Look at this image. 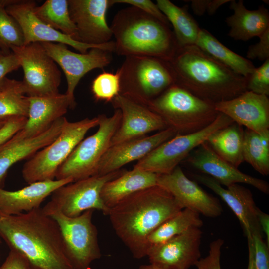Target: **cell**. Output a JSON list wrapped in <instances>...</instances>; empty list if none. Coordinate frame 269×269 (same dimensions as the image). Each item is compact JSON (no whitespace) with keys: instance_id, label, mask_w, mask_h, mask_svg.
<instances>
[{"instance_id":"6da1fadb","label":"cell","mask_w":269,"mask_h":269,"mask_svg":"<svg viewBox=\"0 0 269 269\" xmlns=\"http://www.w3.org/2000/svg\"><path fill=\"white\" fill-rule=\"evenodd\" d=\"M0 236L26 258L30 269H75L58 224L41 208L16 215L0 213Z\"/></svg>"},{"instance_id":"7a4b0ae2","label":"cell","mask_w":269,"mask_h":269,"mask_svg":"<svg viewBox=\"0 0 269 269\" xmlns=\"http://www.w3.org/2000/svg\"><path fill=\"white\" fill-rule=\"evenodd\" d=\"M183 208L167 190L156 185L126 198L108 216L117 236L133 256H147L149 235Z\"/></svg>"},{"instance_id":"3957f363","label":"cell","mask_w":269,"mask_h":269,"mask_svg":"<svg viewBox=\"0 0 269 269\" xmlns=\"http://www.w3.org/2000/svg\"><path fill=\"white\" fill-rule=\"evenodd\" d=\"M168 62L175 76V83L213 104L233 99L247 90L246 78L196 45L178 47Z\"/></svg>"},{"instance_id":"277c9868","label":"cell","mask_w":269,"mask_h":269,"mask_svg":"<svg viewBox=\"0 0 269 269\" xmlns=\"http://www.w3.org/2000/svg\"><path fill=\"white\" fill-rule=\"evenodd\" d=\"M119 55L154 57L169 61L178 45L168 25L135 7L119 10L110 26Z\"/></svg>"},{"instance_id":"5b68a950","label":"cell","mask_w":269,"mask_h":269,"mask_svg":"<svg viewBox=\"0 0 269 269\" xmlns=\"http://www.w3.org/2000/svg\"><path fill=\"white\" fill-rule=\"evenodd\" d=\"M160 116L168 128L186 134L202 130L219 112L214 104L201 99L174 83L147 105Z\"/></svg>"},{"instance_id":"8992f818","label":"cell","mask_w":269,"mask_h":269,"mask_svg":"<svg viewBox=\"0 0 269 269\" xmlns=\"http://www.w3.org/2000/svg\"><path fill=\"white\" fill-rule=\"evenodd\" d=\"M118 69L120 95L146 106L175 83L169 62L158 58L127 56Z\"/></svg>"},{"instance_id":"52a82bcc","label":"cell","mask_w":269,"mask_h":269,"mask_svg":"<svg viewBox=\"0 0 269 269\" xmlns=\"http://www.w3.org/2000/svg\"><path fill=\"white\" fill-rule=\"evenodd\" d=\"M98 116L76 122L67 119L62 129L49 144L37 152L24 164L22 177L28 184L54 180L59 167L68 157L86 134L98 126Z\"/></svg>"},{"instance_id":"ba28073f","label":"cell","mask_w":269,"mask_h":269,"mask_svg":"<svg viewBox=\"0 0 269 269\" xmlns=\"http://www.w3.org/2000/svg\"><path fill=\"white\" fill-rule=\"evenodd\" d=\"M98 116V130L76 146L58 169L55 179L71 178L74 182L97 174L99 163L111 146L112 137L120 125L121 112L115 109L111 116Z\"/></svg>"},{"instance_id":"9c48e42d","label":"cell","mask_w":269,"mask_h":269,"mask_svg":"<svg viewBox=\"0 0 269 269\" xmlns=\"http://www.w3.org/2000/svg\"><path fill=\"white\" fill-rule=\"evenodd\" d=\"M233 122L227 116L219 113L216 119L205 128L189 134H176L138 161L133 168L159 175L169 174L213 133Z\"/></svg>"},{"instance_id":"30bf717a","label":"cell","mask_w":269,"mask_h":269,"mask_svg":"<svg viewBox=\"0 0 269 269\" xmlns=\"http://www.w3.org/2000/svg\"><path fill=\"white\" fill-rule=\"evenodd\" d=\"M125 171L120 169L63 185L52 193L51 200L42 209L46 215L58 211L69 217H77L86 210L95 209L108 215L110 209L102 201V189L106 183L118 177Z\"/></svg>"},{"instance_id":"8fae6325","label":"cell","mask_w":269,"mask_h":269,"mask_svg":"<svg viewBox=\"0 0 269 269\" xmlns=\"http://www.w3.org/2000/svg\"><path fill=\"white\" fill-rule=\"evenodd\" d=\"M93 211L86 210L75 217L58 211L47 215L58 224L66 256L75 269H91V263L101 257L98 230L92 220Z\"/></svg>"},{"instance_id":"7c38bea8","label":"cell","mask_w":269,"mask_h":269,"mask_svg":"<svg viewBox=\"0 0 269 269\" xmlns=\"http://www.w3.org/2000/svg\"><path fill=\"white\" fill-rule=\"evenodd\" d=\"M11 50L23 70L21 83L27 96L44 97L59 93L61 73L40 43L13 47Z\"/></svg>"},{"instance_id":"4fadbf2b","label":"cell","mask_w":269,"mask_h":269,"mask_svg":"<svg viewBox=\"0 0 269 269\" xmlns=\"http://www.w3.org/2000/svg\"><path fill=\"white\" fill-rule=\"evenodd\" d=\"M35 5L34 1L15 0L6 7L7 12L16 20L22 29L24 45L35 42L59 43L70 46L80 53H86L90 48L94 47L114 52L115 45L113 41L101 45L85 44L51 27L35 16L33 12Z\"/></svg>"},{"instance_id":"5bb4252c","label":"cell","mask_w":269,"mask_h":269,"mask_svg":"<svg viewBox=\"0 0 269 269\" xmlns=\"http://www.w3.org/2000/svg\"><path fill=\"white\" fill-rule=\"evenodd\" d=\"M47 53L62 68L66 77V94L73 101L74 91L80 79L88 72L96 69H104L112 60V52L98 47L92 48L86 53H77L59 43H40Z\"/></svg>"},{"instance_id":"9a60e30c","label":"cell","mask_w":269,"mask_h":269,"mask_svg":"<svg viewBox=\"0 0 269 269\" xmlns=\"http://www.w3.org/2000/svg\"><path fill=\"white\" fill-rule=\"evenodd\" d=\"M68 3L78 41L93 45L110 41L113 34L106 21L109 0H68Z\"/></svg>"},{"instance_id":"2e32d148","label":"cell","mask_w":269,"mask_h":269,"mask_svg":"<svg viewBox=\"0 0 269 269\" xmlns=\"http://www.w3.org/2000/svg\"><path fill=\"white\" fill-rule=\"evenodd\" d=\"M202 232L192 227L163 243L150 248V264L162 269H188L200 258Z\"/></svg>"},{"instance_id":"e0dca14e","label":"cell","mask_w":269,"mask_h":269,"mask_svg":"<svg viewBox=\"0 0 269 269\" xmlns=\"http://www.w3.org/2000/svg\"><path fill=\"white\" fill-rule=\"evenodd\" d=\"M157 185L169 192L183 209L212 218L222 212L219 201L189 179L179 166L169 174H158Z\"/></svg>"},{"instance_id":"ac0fdd59","label":"cell","mask_w":269,"mask_h":269,"mask_svg":"<svg viewBox=\"0 0 269 269\" xmlns=\"http://www.w3.org/2000/svg\"><path fill=\"white\" fill-rule=\"evenodd\" d=\"M111 103L115 109L121 112V122L112 137L111 146L168 128L161 117L148 107L123 96L118 95Z\"/></svg>"},{"instance_id":"d6986e66","label":"cell","mask_w":269,"mask_h":269,"mask_svg":"<svg viewBox=\"0 0 269 269\" xmlns=\"http://www.w3.org/2000/svg\"><path fill=\"white\" fill-rule=\"evenodd\" d=\"M185 161L193 168L226 187L239 183L250 185L268 194V183L241 172L219 157L206 141L192 151Z\"/></svg>"},{"instance_id":"ffe728a7","label":"cell","mask_w":269,"mask_h":269,"mask_svg":"<svg viewBox=\"0 0 269 269\" xmlns=\"http://www.w3.org/2000/svg\"><path fill=\"white\" fill-rule=\"evenodd\" d=\"M216 110L234 122L259 135L269 132L268 96L246 90L239 96L214 104Z\"/></svg>"},{"instance_id":"44dd1931","label":"cell","mask_w":269,"mask_h":269,"mask_svg":"<svg viewBox=\"0 0 269 269\" xmlns=\"http://www.w3.org/2000/svg\"><path fill=\"white\" fill-rule=\"evenodd\" d=\"M29 109L26 122L12 137L25 139L37 136L47 130L68 109L74 108L73 101L66 94L44 97H28Z\"/></svg>"},{"instance_id":"7402d4cb","label":"cell","mask_w":269,"mask_h":269,"mask_svg":"<svg viewBox=\"0 0 269 269\" xmlns=\"http://www.w3.org/2000/svg\"><path fill=\"white\" fill-rule=\"evenodd\" d=\"M193 178L218 195L230 208L238 218L247 238L252 234L262 233L258 214L260 209L254 200L251 191L239 184L226 188L214 179L204 174H193Z\"/></svg>"},{"instance_id":"603a6c76","label":"cell","mask_w":269,"mask_h":269,"mask_svg":"<svg viewBox=\"0 0 269 269\" xmlns=\"http://www.w3.org/2000/svg\"><path fill=\"white\" fill-rule=\"evenodd\" d=\"M176 134L177 133L175 131L167 128L150 136H145L111 146L102 157L96 175H106L120 170L130 162L139 161Z\"/></svg>"},{"instance_id":"cb8c5ba5","label":"cell","mask_w":269,"mask_h":269,"mask_svg":"<svg viewBox=\"0 0 269 269\" xmlns=\"http://www.w3.org/2000/svg\"><path fill=\"white\" fill-rule=\"evenodd\" d=\"M73 182L71 178L38 181L16 191L0 187V213L16 215L40 208L41 204L56 189Z\"/></svg>"},{"instance_id":"d4e9b609","label":"cell","mask_w":269,"mask_h":269,"mask_svg":"<svg viewBox=\"0 0 269 269\" xmlns=\"http://www.w3.org/2000/svg\"><path fill=\"white\" fill-rule=\"evenodd\" d=\"M66 120L64 116L59 118L47 130L34 137L19 140L12 137L0 145V187L2 188L11 167L21 160L31 158L54 141Z\"/></svg>"},{"instance_id":"484cf974","label":"cell","mask_w":269,"mask_h":269,"mask_svg":"<svg viewBox=\"0 0 269 269\" xmlns=\"http://www.w3.org/2000/svg\"><path fill=\"white\" fill-rule=\"evenodd\" d=\"M230 8L233 14L226 18V22L230 27L228 35L234 40L246 41L259 37L269 28V13L264 6L250 10L243 0H232Z\"/></svg>"},{"instance_id":"4316f807","label":"cell","mask_w":269,"mask_h":269,"mask_svg":"<svg viewBox=\"0 0 269 269\" xmlns=\"http://www.w3.org/2000/svg\"><path fill=\"white\" fill-rule=\"evenodd\" d=\"M158 174L133 168L106 183L101 193L104 204L109 209L139 191L157 185Z\"/></svg>"},{"instance_id":"83f0119b","label":"cell","mask_w":269,"mask_h":269,"mask_svg":"<svg viewBox=\"0 0 269 269\" xmlns=\"http://www.w3.org/2000/svg\"><path fill=\"white\" fill-rule=\"evenodd\" d=\"M244 130L235 122L213 133L206 142L221 158L234 167L243 162Z\"/></svg>"},{"instance_id":"f1b7e54d","label":"cell","mask_w":269,"mask_h":269,"mask_svg":"<svg viewBox=\"0 0 269 269\" xmlns=\"http://www.w3.org/2000/svg\"><path fill=\"white\" fill-rule=\"evenodd\" d=\"M195 45L236 73L246 78L256 68L250 60L226 47L205 29H200Z\"/></svg>"},{"instance_id":"f546056e","label":"cell","mask_w":269,"mask_h":269,"mask_svg":"<svg viewBox=\"0 0 269 269\" xmlns=\"http://www.w3.org/2000/svg\"><path fill=\"white\" fill-rule=\"evenodd\" d=\"M156 4L172 25L178 47L195 45L201 28L187 8L168 0H157Z\"/></svg>"},{"instance_id":"4dcf8cb0","label":"cell","mask_w":269,"mask_h":269,"mask_svg":"<svg viewBox=\"0 0 269 269\" xmlns=\"http://www.w3.org/2000/svg\"><path fill=\"white\" fill-rule=\"evenodd\" d=\"M198 213L184 208L164 221L147 238L148 249L163 243L192 227L200 228L203 224Z\"/></svg>"},{"instance_id":"1f68e13d","label":"cell","mask_w":269,"mask_h":269,"mask_svg":"<svg viewBox=\"0 0 269 269\" xmlns=\"http://www.w3.org/2000/svg\"><path fill=\"white\" fill-rule=\"evenodd\" d=\"M33 12L46 24L77 41V30L70 16L68 0H47L40 6L35 5Z\"/></svg>"},{"instance_id":"d6a6232c","label":"cell","mask_w":269,"mask_h":269,"mask_svg":"<svg viewBox=\"0 0 269 269\" xmlns=\"http://www.w3.org/2000/svg\"><path fill=\"white\" fill-rule=\"evenodd\" d=\"M29 99L23 90L21 81L7 78L0 91V120L27 117Z\"/></svg>"},{"instance_id":"836d02e7","label":"cell","mask_w":269,"mask_h":269,"mask_svg":"<svg viewBox=\"0 0 269 269\" xmlns=\"http://www.w3.org/2000/svg\"><path fill=\"white\" fill-rule=\"evenodd\" d=\"M243 156L244 161L258 172L269 174V147L263 144L258 134L247 129L244 130Z\"/></svg>"},{"instance_id":"e575fe53","label":"cell","mask_w":269,"mask_h":269,"mask_svg":"<svg viewBox=\"0 0 269 269\" xmlns=\"http://www.w3.org/2000/svg\"><path fill=\"white\" fill-rule=\"evenodd\" d=\"M15 0H0V50L4 54L11 53L13 47L24 45L21 28L6 11V6Z\"/></svg>"},{"instance_id":"d590c367","label":"cell","mask_w":269,"mask_h":269,"mask_svg":"<svg viewBox=\"0 0 269 269\" xmlns=\"http://www.w3.org/2000/svg\"><path fill=\"white\" fill-rule=\"evenodd\" d=\"M91 91L97 101L111 102L120 91V74L119 69L115 73L103 71L93 80Z\"/></svg>"},{"instance_id":"8d00e7d4","label":"cell","mask_w":269,"mask_h":269,"mask_svg":"<svg viewBox=\"0 0 269 269\" xmlns=\"http://www.w3.org/2000/svg\"><path fill=\"white\" fill-rule=\"evenodd\" d=\"M246 89L258 94L269 95V59L255 68L247 78Z\"/></svg>"},{"instance_id":"74e56055","label":"cell","mask_w":269,"mask_h":269,"mask_svg":"<svg viewBox=\"0 0 269 269\" xmlns=\"http://www.w3.org/2000/svg\"><path fill=\"white\" fill-rule=\"evenodd\" d=\"M262 233L252 235L254 247V261L255 269H269V247L263 240Z\"/></svg>"},{"instance_id":"f35d334b","label":"cell","mask_w":269,"mask_h":269,"mask_svg":"<svg viewBox=\"0 0 269 269\" xmlns=\"http://www.w3.org/2000/svg\"><path fill=\"white\" fill-rule=\"evenodd\" d=\"M110 6L122 3L135 7L151 15L163 23L170 26L168 19L161 11L156 3L150 0H109Z\"/></svg>"},{"instance_id":"ab89813d","label":"cell","mask_w":269,"mask_h":269,"mask_svg":"<svg viewBox=\"0 0 269 269\" xmlns=\"http://www.w3.org/2000/svg\"><path fill=\"white\" fill-rule=\"evenodd\" d=\"M224 240L218 238L210 245L209 255L204 258H200L195 264L197 269H221V249Z\"/></svg>"},{"instance_id":"60d3db41","label":"cell","mask_w":269,"mask_h":269,"mask_svg":"<svg viewBox=\"0 0 269 269\" xmlns=\"http://www.w3.org/2000/svg\"><path fill=\"white\" fill-rule=\"evenodd\" d=\"M258 37L259 42L249 47L246 57L248 59L265 61L269 59V28Z\"/></svg>"},{"instance_id":"b9f144b4","label":"cell","mask_w":269,"mask_h":269,"mask_svg":"<svg viewBox=\"0 0 269 269\" xmlns=\"http://www.w3.org/2000/svg\"><path fill=\"white\" fill-rule=\"evenodd\" d=\"M20 67L16 56L12 52L3 54L0 57V91L6 83V75Z\"/></svg>"},{"instance_id":"7bdbcfd3","label":"cell","mask_w":269,"mask_h":269,"mask_svg":"<svg viewBox=\"0 0 269 269\" xmlns=\"http://www.w3.org/2000/svg\"><path fill=\"white\" fill-rule=\"evenodd\" d=\"M26 117H15L8 119L0 129V145L12 137L24 126Z\"/></svg>"},{"instance_id":"ee69618b","label":"cell","mask_w":269,"mask_h":269,"mask_svg":"<svg viewBox=\"0 0 269 269\" xmlns=\"http://www.w3.org/2000/svg\"><path fill=\"white\" fill-rule=\"evenodd\" d=\"M0 269H30L26 258L18 252L10 249Z\"/></svg>"},{"instance_id":"f6af8a7d","label":"cell","mask_w":269,"mask_h":269,"mask_svg":"<svg viewBox=\"0 0 269 269\" xmlns=\"http://www.w3.org/2000/svg\"><path fill=\"white\" fill-rule=\"evenodd\" d=\"M258 220L262 232L266 235V244L269 247V215L260 209L258 214Z\"/></svg>"},{"instance_id":"bcb514c9","label":"cell","mask_w":269,"mask_h":269,"mask_svg":"<svg viewBox=\"0 0 269 269\" xmlns=\"http://www.w3.org/2000/svg\"><path fill=\"white\" fill-rule=\"evenodd\" d=\"M210 0H190L191 6L195 14L198 16L203 15L208 10Z\"/></svg>"},{"instance_id":"7dc6e473","label":"cell","mask_w":269,"mask_h":269,"mask_svg":"<svg viewBox=\"0 0 269 269\" xmlns=\"http://www.w3.org/2000/svg\"><path fill=\"white\" fill-rule=\"evenodd\" d=\"M232 0H210L207 10L208 13L212 15L214 14L218 9L223 4L230 2Z\"/></svg>"},{"instance_id":"c3c4849f","label":"cell","mask_w":269,"mask_h":269,"mask_svg":"<svg viewBox=\"0 0 269 269\" xmlns=\"http://www.w3.org/2000/svg\"><path fill=\"white\" fill-rule=\"evenodd\" d=\"M248 246V264L247 269H255L254 261V247L252 238H247Z\"/></svg>"},{"instance_id":"681fc988","label":"cell","mask_w":269,"mask_h":269,"mask_svg":"<svg viewBox=\"0 0 269 269\" xmlns=\"http://www.w3.org/2000/svg\"><path fill=\"white\" fill-rule=\"evenodd\" d=\"M137 269H162L152 264L142 265L140 266Z\"/></svg>"},{"instance_id":"f907efd6","label":"cell","mask_w":269,"mask_h":269,"mask_svg":"<svg viewBox=\"0 0 269 269\" xmlns=\"http://www.w3.org/2000/svg\"><path fill=\"white\" fill-rule=\"evenodd\" d=\"M8 120H0V129L5 124Z\"/></svg>"},{"instance_id":"816d5d0a","label":"cell","mask_w":269,"mask_h":269,"mask_svg":"<svg viewBox=\"0 0 269 269\" xmlns=\"http://www.w3.org/2000/svg\"><path fill=\"white\" fill-rule=\"evenodd\" d=\"M3 54H4L0 50V57Z\"/></svg>"},{"instance_id":"f5cc1de1","label":"cell","mask_w":269,"mask_h":269,"mask_svg":"<svg viewBox=\"0 0 269 269\" xmlns=\"http://www.w3.org/2000/svg\"><path fill=\"white\" fill-rule=\"evenodd\" d=\"M1 237L0 236V244H1Z\"/></svg>"}]
</instances>
